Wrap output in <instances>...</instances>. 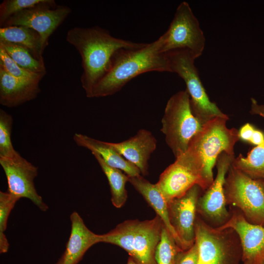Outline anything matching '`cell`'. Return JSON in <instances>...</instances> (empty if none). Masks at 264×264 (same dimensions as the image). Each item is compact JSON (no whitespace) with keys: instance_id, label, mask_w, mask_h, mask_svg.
<instances>
[{"instance_id":"obj_35","label":"cell","mask_w":264,"mask_h":264,"mask_svg":"<svg viewBox=\"0 0 264 264\" xmlns=\"http://www.w3.org/2000/svg\"><path fill=\"white\" fill-rule=\"evenodd\" d=\"M56 264H64L63 256H62Z\"/></svg>"},{"instance_id":"obj_20","label":"cell","mask_w":264,"mask_h":264,"mask_svg":"<svg viewBox=\"0 0 264 264\" xmlns=\"http://www.w3.org/2000/svg\"><path fill=\"white\" fill-rule=\"evenodd\" d=\"M73 139L76 145L98 154L108 165L121 170L129 176L140 175L139 170L123 157L109 142L79 133H75Z\"/></svg>"},{"instance_id":"obj_14","label":"cell","mask_w":264,"mask_h":264,"mask_svg":"<svg viewBox=\"0 0 264 264\" xmlns=\"http://www.w3.org/2000/svg\"><path fill=\"white\" fill-rule=\"evenodd\" d=\"M234 158V156L224 152L219 155L216 162V176L198 202L197 210L204 216L217 223L223 222L229 217L226 208L224 186L226 174Z\"/></svg>"},{"instance_id":"obj_32","label":"cell","mask_w":264,"mask_h":264,"mask_svg":"<svg viewBox=\"0 0 264 264\" xmlns=\"http://www.w3.org/2000/svg\"><path fill=\"white\" fill-rule=\"evenodd\" d=\"M250 113L259 115L264 118V104H259L253 98L251 99Z\"/></svg>"},{"instance_id":"obj_5","label":"cell","mask_w":264,"mask_h":264,"mask_svg":"<svg viewBox=\"0 0 264 264\" xmlns=\"http://www.w3.org/2000/svg\"><path fill=\"white\" fill-rule=\"evenodd\" d=\"M161 131L176 158L187 150L203 124L193 114L186 90L177 92L168 100L161 119Z\"/></svg>"},{"instance_id":"obj_36","label":"cell","mask_w":264,"mask_h":264,"mask_svg":"<svg viewBox=\"0 0 264 264\" xmlns=\"http://www.w3.org/2000/svg\"><path fill=\"white\" fill-rule=\"evenodd\" d=\"M263 185L264 189V180H263Z\"/></svg>"},{"instance_id":"obj_8","label":"cell","mask_w":264,"mask_h":264,"mask_svg":"<svg viewBox=\"0 0 264 264\" xmlns=\"http://www.w3.org/2000/svg\"><path fill=\"white\" fill-rule=\"evenodd\" d=\"M224 186L226 202L238 207L251 223L264 226L263 180L252 178L231 165Z\"/></svg>"},{"instance_id":"obj_22","label":"cell","mask_w":264,"mask_h":264,"mask_svg":"<svg viewBox=\"0 0 264 264\" xmlns=\"http://www.w3.org/2000/svg\"><path fill=\"white\" fill-rule=\"evenodd\" d=\"M108 180L111 192V201L117 208L126 202L128 195L125 188L129 176L121 170L108 165L98 154L92 153Z\"/></svg>"},{"instance_id":"obj_28","label":"cell","mask_w":264,"mask_h":264,"mask_svg":"<svg viewBox=\"0 0 264 264\" xmlns=\"http://www.w3.org/2000/svg\"><path fill=\"white\" fill-rule=\"evenodd\" d=\"M0 66L12 76L24 80L39 83L44 74L36 73L27 70L17 64L0 45Z\"/></svg>"},{"instance_id":"obj_16","label":"cell","mask_w":264,"mask_h":264,"mask_svg":"<svg viewBox=\"0 0 264 264\" xmlns=\"http://www.w3.org/2000/svg\"><path fill=\"white\" fill-rule=\"evenodd\" d=\"M109 143L127 160L135 166L142 175H148L149 160L157 146V140L150 131L140 129L126 140Z\"/></svg>"},{"instance_id":"obj_21","label":"cell","mask_w":264,"mask_h":264,"mask_svg":"<svg viewBox=\"0 0 264 264\" xmlns=\"http://www.w3.org/2000/svg\"><path fill=\"white\" fill-rule=\"evenodd\" d=\"M0 40L22 46L33 56L43 60L44 48L41 35L35 30L23 26H10L0 28Z\"/></svg>"},{"instance_id":"obj_33","label":"cell","mask_w":264,"mask_h":264,"mask_svg":"<svg viewBox=\"0 0 264 264\" xmlns=\"http://www.w3.org/2000/svg\"><path fill=\"white\" fill-rule=\"evenodd\" d=\"M264 142V133L259 130H255L250 142L257 146L262 144Z\"/></svg>"},{"instance_id":"obj_4","label":"cell","mask_w":264,"mask_h":264,"mask_svg":"<svg viewBox=\"0 0 264 264\" xmlns=\"http://www.w3.org/2000/svg\"><path fill=\"white\" fill-rule=\"evenodd\" d=\"M164 224L156 216L150 220H127L107 233L99 235V242L117 245L139 264H156L155 252Z\"/></svg>"},{"instance_id":"obj_23","label":"cell","mask_w":264,"mask_h":264,"mask_svg":"<svg viewBox=\"0 0 264 264\" xmlns=\"http://www.w3.org/2000/svg\"><path fill=\"white\" fill-rule=\"evenodd\" d=\"M231 165L250 177L264 180V142L253 148L246 157L240 154Z\"/></svg>"},{"instance_id":"obj_6","label":"cell","mask_w":264,"mask_h":264,"mask_svg":"<svg viewBox=\"0 0 264 264\" xmlns=\"http://www.w3.org/2000/svg\"><path fill=\"white\" fill-rule=\"evenodd\" d=\"M165 54L171 72L177 74L185 82L192 111L201 123L203 125L218 117H228L215 103L210 100L195 65L196 59L192 54L184 50L172 51Z\"/></svg>"},{"instance_id":"obj_38","label":"cell","mask_w":264,"mask_h":264,"mask_svg":"<svg viewBox=\"0 0 264 264\" xmlns=\"http://www.w3.org/2000/svg\"><path fill=\"white\" fill-rule=\"evenodd\" d=\"M264 264V261L262 262L261 264Z\"/></svg>"},{"instance_id":"obj_15","label":"cell","mask_w":264,"mask_h":264,"mask_svg":"<svg viewBox=\"0 0 264 264\" xmlns=\"http://www.w3.org/2000/svg\"><path fill=\"white\" fill-rule=\"evenodd\" d=\"M218 228L231 229L236 233L240 242L243 262L260 264L264 261V226L251 223L243 215L235 214Z\"/></svg>"},{"instance_id":"obj_37","label":"cell","mask_w":264,"mask_h":264,"mask_svg":"<svg viewBox=\"0 0 264 264\" xmlns=\"http://www.w3.org/2000/svg\"><path fill=\"white\" fill-rule=\"evenodd\" d=\"M243 264H249L247 262H243Z\"/></svg>"},{"instance_id":"obj_13","label":"cell","mask_w":264,"mask_h":264,"mask_svg":"<svg viewBox=\"0 0 264 264\" xmlns=\"http://www.w3.org/2000/svg\"><path fill=\"white\" fill-rule=\"evenodd\" d=\"M200 190L199 186L195 185L183 196L167 202L171 223L182 242L183 250L195 243L196 213Z\"/></svg>"},{"instance_id":"obj_7","label":"cell","mask_w":264,"mask_h":264,"mask_svg":"<svg viewBox=\"0 0 264 264\" xmlns=\"http://www.w3.org/2000/svg\"><path fill=\"white\" fill-rule=\"evenodd\" d=\"M195 241L197 264H240L242 261L240 242H237L231 229L214 228L196 219Z\"/></svg>"},{"instance_id":"obj_27","label":"cell","mask_w":264,"mask_h":264,"mask_svg":"<svg viewBox=\"0 0 264 264\" xmlns=\"http://www.w3.org/2000/svg\"><path fill=\"white\" fill-rule=\"evenodd\" d=\"M13 120L12 116L0 110V157H11L18 153L11 141Z\"/></svg>"},{"instance_id":"obj_2","label":"cell","mask_w":264,"mask_h":264,"mask_svg":"<svg viewBox=\"0 0 264 264\" xmlns=\"http://www.w3.org/2000/svg\"><path fill=\"white\" fill-rule=\"evenodd\" d=\"M161 42L160 37L139 48L118 50L110 70L93 88L91 98L113 95L142 73L153 71L171 72L167 55L161 51Z\"/></svg>"},{"instance_id":"obj_3","label":"cell","mask_w":264,"mask_h":264,"mask_svg":"<svg viewBox=\"0 0 264 264\" xmlns=\"http://www.w3.org/2000/svg\"><path fill=\"white\" fill-rule=\"evenodd\" d=\"M228 117H216L202 125L193 137L187 151L201 170L200 188L206 190L214 181L213 168L219 155L234 156V146L240 139L239 131L226 126Z\"/></svg>"},{"instance_id":"obj_30","label":"cell","mask_w":264,"mask_h":264,"mask_svg":"<svg viewBox=\"0 0 264 264\" xmlns=\"http://www.w3.org/2000/svg\"><path fill=\"white\" fill-rule=\"evenodd\" d=\"M198 251L195 243L188 249L179 251L174 264H197Z\"/></svg>"},{"instance_id":"obj_31","label":"cell","mask_w":264,"mask_h":264,"mask_svg":"<svg viewBox=\"0 0 264 264\" xmlns=\"http://www.w3.org/2000/svg\"><path fill=\"white\" fill-rule=\"evenodd\" d=\"M255 130L250 124H244L239 131L240 139L250 142Z\"/></svg>"},{"instance_id":"obj_10","label":"cell","mask_w":264,"mask_h":264,"mask_svg":"<svg viewBox=\"0 0 264 264\" xmlns=\"http://www.w3.org/2000/svg\"><path fill=\"white\" fill-rule=\"evenodd\" d=\"M70 12L71 9L68 6L57 5L53 0H44L10 17L1 27L23 26L32 28L41 35L45 49L49 37Z\"/></svg>"},{"instance_id":"obj_11","label":"cell","mask_w":264,"mask_h":264,"mask_svg":"<svg viewBox=\"0 0 264 264\" xmlns=\"http://www.w3.org/2000/svg\"><path fill=\"white\" fill-rule=\"evenodd\" d=\"M201 170L186 150L160 175L156 183L167 202L185 194L195 185L200 186Z\"/></svg>"},{"instance_id":"obj_25","label":"cell","mask_w":264,"mask_h":264,"mask_svg":"<svg viewBox=\"0 0 264 264\" xmlns=\"http://www.w3.org/2000/svg\"><path fill=\"white\" fill-rule=\"evenodd\" d=\"M181 250L163 225L155 252L156 264H174L178 253Z\"/></svg>"},{"instance_id":"obj_12","label":"cell","mask_w":264,"mask_h":264,"mask_svg":"<svg viewBox=\"0 0 264 264\" xmlns=\"http://www.w3.org/2000/svg\"><path fill=\"white\" fill-rule=\"evenodd\" d=\"M0 164L7 181L8 191L20 199H29L40 210L46 211L48 206L35 188L34 179L38 168L18 153L11 157H0Z\"/></svg>"},{"instance_id":"obj_19","label":"cell","mask_w":264,"mask_h":264,"mask_svg":"<svg viewBox=\"0 0 264 264\" xmlns=\"http://www.w3.org/2000/svg\"><path fill=\"white\" fill-rule=\"evenodd\" d=\"M129 182L153 208L177 246L183 250L182 242L170 222L167 201L156 184L151 183L140 175L129 176Z\"/></svg>"},{"instance_id":"obj_17","label":"cell","mask_w":264,"mask_h":264,"mask_svg":"<svg viewBox=\"0 0 264 264\" xmlns=\"http://www.w3.org/2000/svg\"><path fill=\"white\" fill-rule=\"evenodd\" d=\"M41 90L39 83L16 78L0 66V104L16 107L36 98Z\"/></svg>"},{"instance_id":"obj_29","label":"cell","mask_w":264,"mask_h":264,"mask_svg":"<svg viewBox=\"0 0 264 264\" xmlns=\"http://www.w3.org/2000/svg\"><path fill=\"white\" fill-rule=\"evenodd\" d=\"M44 0H5L0 5V26L10 17L29 8L35 6Z\"/></svg>"},{"instance_id":"obj_34","label":"cell","mask_w":264,"mask_h":264,"mask_svg":"<svg viewBox=\"0 0 264 264\" xmlns=\"http://www.w3.org/2000/svg\"><path fill=\"white\" fill-rule=\"evenodd\" d=\"M127 264H139L135 262L132 257H129L128 260Z\"/></svg>"},{"instance_id":"obj_26","label":"cell","mask_w":264,"mask_h":264,"mask_svg":"<svg viewBox=\"0 0 264 264\" xmlns=\"http://www.w3.org/2000/svg\"><path fill=\"white\" fill-rule=\"evenodd\" d=\"M20 198L8 191L0 192V252L4 253L8 250L9 244L4 232L6 229L10 213Z\"/></svg>"},{"instance_id":"obj_1","label":"cell","mask_w":264,"mask_h":264,"mask_svg":"<svg viewBox=\"0 0 264 264\" xmlns=\"http://www.w3.org/2000/svg\"><path fill=\"white\" fill-rule=\"evenodd\" d=\"M66 40L81 56L83 71L81 82L88 98H91L95 86L110 70L113 58L118 50L137 48L145 44L115 38L108 30L97 26L71 28L67 32Z\"/></svg>"},{"instance_id":"obj_18","label":"cell","mask_w":264,"mask_h":264,"mask_svg":"<svg viewBox=\"0 0 264 264\" xmlns=\"http://www.w3.org/2000/svg\"><path fill=\"white\" fill-rule=\"evenodd\" d=\"M70 219V235L62 256L64 264H77L86 252L93 245L99 242V235L94 233L87 227L77 212H73Z\"/></svg>"},{"instance_id":"obj_24","label":"cell","mask_w":264,"mask_h":264,"mask_svg":"<svg viewBox=\"0 0 264 264\" xmlns=\"http://www.w3.org/2000/svg\"><path fill=\"white\" fill-rule=\"evenodd\" d=\"M0 45L19 66L29 71L46 74L44 60L36 59L26 48L10 42L0 40Z\"/></svg>"},{"instance_id":"obj_9","label":"cell","mask_w":264,"mask_h":264,"mask_svg":"<svg viewBox=\"0 0 264 264\" xmlns=\"http://www.w3.org/2000/svg\"><path fill=\"white\" fill-rule=\"evenodd\" d=\"M160 37V49L163 53L184 50L188 51L196 59L202 54L205 48L204 33L186 1L178 5L168 30Z\"/></svg>"}]
</instances>
